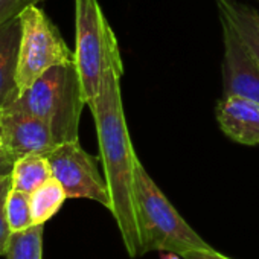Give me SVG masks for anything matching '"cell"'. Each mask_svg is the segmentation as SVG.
Here are the masks:
<instances>
[{
    "label": "cell",
    "instance_id": "cell-1",
    "mask_svg": "<svg viewBox=\"0 0 259 259\" xmlns=\"http://www.w3.org/2000/svg\"><path fill=\"white\" fill-rule=\"evenodd\" d=\"M122 75L123 61L113 32L108 43L101 90L89 108L95 119L99 159L110 192V212L117 224L128 256L139 257L144 254L135 204V168L139 157L126 126L120 92Z\"/></svg>",
    "mask_w": 259,
    "mask_h": 259
},
{
    "label": "cell",
    "instance_id": "cell-2",
    "mask_svg": "<svg viewBox=\"0 0 259 259\" xmlns=\"http://www.w3.org/2000/svg\"><path fill=\"white\" fill-rule=\"evenodd\" d=\"M85 101L75 63L48 69L17 101L8 107L46 120L57 145L78 139L79 119Z\"/></svg>",
    "mask_w": 259,
    "mask_h": 259
},
{
    "label": "cell",
    "instance_id": "cell-3",
    "mask_svg": "<svg viewBox=\"0 0 259 259\" xmlns=\"http://www.w3.org/2000/svg\"><path fill=\"white\" fill-rule=\"evenodd\" d=\"M135 204L144 253L172 251L183 256L212 248L177 212L141 160L135 168Z\"/></svg>",
    "mask_w": 259,
    "mask_h": 259
},
{
    "label": "cell",
    "instance_id": "cell-4",
    "mask_svg": "<svg viewBox=\"0 0 259 259\" xmlns=\"http://www.w3.org/2000/svg\"><path fill=\"white\" fill-rule=\"evenodd\" d=\"M20 20L22 41L19 52L17 85L22 95L48 69L75 63V52L69 49L58 28L37 5L26 8L20 14Z\"/></svg>",
    "mask_w": 259,
    "mask_h": 259
},
{
    "label": "cell",
    "instance_id": "cell-5",
    "mask_svg": "<svg viewBox=\"0 0 259 259\" xmlns=\"http://www.w3.org/2000/svg\"><path fill=\"white\" fill-rule=\"evenodd\" d=\"M75 66L87 107L101 90L113 29L98 0H75Z\"/></svg>",
    "mask_w": 259,
    "mask_h": 259
},
{
    "label": "cell",
    "instance_id": "cell-6",
    "mask_svg": "<svg viewBox=\"0 0 259 259\" xmlns=\"http://www.w3.org/2000/svg\"><path fill=\"white\" fill-rule=\"evenodd\" d=\"M52 176L63 185L67 198L93 200L110 210V192L99 171V157L87 153L79 141L57 145L48 154Z\"/></svg>",
    "mask_w": 259,
    "mask_h": 259
},
{
    "label": "cell",
    "instance_id": "cell-7",
    "mask_svg": "<svg viewBox=\"0 0 259 259\" xmlns=\"http://www.w3.org/2000/svg\"><path fill=\"white\" fill-rule=\"evenodd\" d=\"M5 156L14 162L26 154H48L57 147L49 123L26 111L7 108L0 120Z\"/></svg>",
    "mask_w": 259,
    "mask_h": 259
},
{
    "label": "cell",
    "instance_id": "cell-8",
    "mask_svg": "<svg viewBox=\"0 0 259 259\" xmlns=\"http://www.w3.org/2000/svg\"><path fill=\"white\" fill-rule=\"evenodd\" d=\"M223 96H241L259 102V64L223 20Z\"/></svg>",
    "mask_w": 259,
    "mask_h": 259
},
{
    "label": "cell",
    "instance_id": "cell-9",
    "mask_svg": "<svg viewBox=\"0 0 259 259\" xmlns=\"http://www.w3.org/2000/svg\"><path fill=\"white\" fill-rule=\"evenodd\" d=\"M215 114L229 139L242 145H259V102L241 96H221Z\"/></svg>",
    "mask_w": 259,
    "mask_h": 259
},
{
    "label": "cell",
    "instance_id": "cell-10",
    "mask_svg": "<svg viewBox=\"0 0 259 259\" xmlns=\"http://www.w3.org/2000/svg\"><path fill=\"white\" fill-rule=\"evenodd\" d=\"M22 41L20 16L0 26V108L7 110L20 96L17 85L19 52Z\"/></svg>",
    "mask_w": 259,
    "mask_h": 259
},
{
    "label": "cell",
    "instance_id": "cell-11",
    "mask_svg": "<svg viewBox=\"0 0 259 259\" xmlns=\"http://www.w3.org/2000/svg\"><path fill=\"white\" fill-rule=\"evenodd\" d=\"M223 19L259 64V13L238 0H215Z\"/></svg>",
    "mask_w": 259,
    "mask_h": 259
},
{
    "label": "cell",
    "instance_id": "cell-12",
    "mask_svg": "<svg viewBox=\"0 0 259 259\" xmlns=\"http://www.w3.org/2000/svg\"><path fill=\"white\" fill-rule=\"evenodd\" d=\"M49 160L43 154H26L13 165V188L32 194L52 179Z\"/></svg>",
    "mask_w": 259,
    "mask_h": 259
},
{
    "label": "cell",
    "instance_id": "cell-13",
    "mask_svg": "<svg viewBox=\"0 0 259 259\" xmlns=\"http://www.w3.org/2000/svg\"><path fill=\"white\" fill-rule=\"evenodd\" d=\"M67 200L63 185L55 179H49L45 185L31 194V210L34 224H45L49 221Z\"/></svg>",
    "mask_w": 259,
    "mask_h": 259
},
{
    "label": "cell",
    "instance_id": "cell-14",
    "mask_svg": "<svg viewBox=\"0 0 259 259\" xmlns=\"http://www.w3.org/2000/svg\"><path fill=\"white\" fill-rule=\"evenodd\" d=\"M45 224H35L26 230L11 235L7 259H43Z\"/></svg>",
    "mask_w": 259,
    "mask_h": 259
},
{
    "label": "cell",
    "instance_id": "cell-15",
    "mask_svg": "<svg viewBox=\"0 0 259 259\" xmlns=\"http://www.w3.org/2000/svg\"><path fill=\"white\" fill-rule=\"evenodd\" d=\"M7 215L13 233L35 226L31 210V194L13 188L7 201Z\"/></svg>",
    "mask_w": 259,
    "mask_h": 259
},
{
    "label": "cell",
    "instance_id": "cell-16",
    "mask_svg": "<svg viewBox=\"0 0 259 259\" xmlns=\"http://www.w3.org/2000/svg\"><path fill=\"white\" fill-rule=\"evenodd\" d=\"M11 189H13V169L0 172V256L7 254L8 244L13 235L7 215V201Z\"/></svg>",
    "mask_w": 259,
    "mask_h": 259
},
{
    "label": "cell",
    "instance_id": "cell-17",
    "mask_svg": "<svg viewBox=\"0 0 259 259\" xmlns=\"http://www.w3.org/2000/svg\"><path fill=\"white\" fill-rule=\"evenodd\" d=\"M40 2L41 0H0V26L19 17L26 8Z\"/></svg>",
    "mask_w": 259,
    "mask_h": 259
},
{
    "label": "cell",
    "instance_id": "cell-18",
    "mask_svg": "<svg viewBox=\"0 0 259 259\" xmlns=\"http://www.w3.org/2000/svg\"><path fill=\"white\" fill-rule=\"evenodd\" d=\"M183 259H230L215 248H207V250H194L182 256Z\"/></svg>",
    "mask_w": 259,
    "mask_h": 259
},
{
    "label": "cell",
    "instance_id": "cell-19",
    "mask_svg": "<svg viewBox=\"0 0 259 259\" xmlns=\"http://www.w3.org/2000/svg\"><path fill=\"white\" fill-rule=\"evenodd\" d=\"M14 165V160L10 157H0V172H5V171H11Z\"/></svg>",
    "mask_w": 259,
    "mask_h": 259
},
{
    "label": "cell",
    "instance_id": "cell-20",
    "mask_svg": "<svg viewBox=\"0 0 259 259\" xmlns=\"http://www.w3.org/2000/svg\"><path fill=\"white\" fill-rule=\"evenodd\" d=\"M160 259H183V257L172 251H160Z\"/></svg>",
    "mask_w": 259,
    "mask_h": 259
},
{
    "label": "cell",
    "instance_id": "cell-21",
    "mask_svg": "<svg viewBox=\"0 0 259 259\" xmlns=\"http://www.w3.org/2000/svg\"><path fill=\"white\" fill-rule=\"evenodd\" d=\"M0 157H7V156H5V147H4V138H2V133H0Z\"/></svg>",
    "mask_w": 259,
    "mask_h": 259
},
{
    "label": "cell",
    "instance_id": "cell-22",
    "mask_svg": "<svg viewBox=\"0 0 259 259\" xmlns=\"http://www.w3.org/2000/svg\"><path fill=\"white\" fill-rule=\"evenodd\" d=\"M2 116H4V110L0 108V120H2Z\"/></svg>",
    "mask_w": 259,
    "mask_h": 259
}]
</instances>
